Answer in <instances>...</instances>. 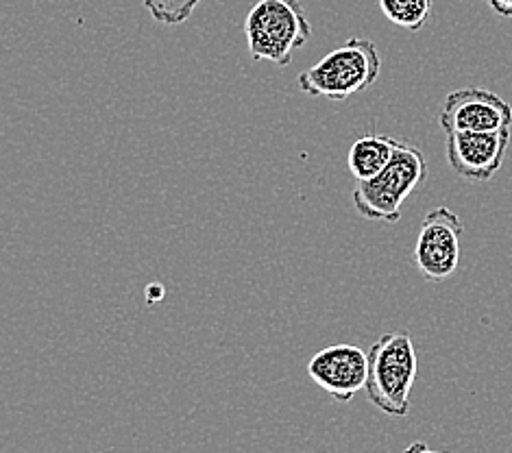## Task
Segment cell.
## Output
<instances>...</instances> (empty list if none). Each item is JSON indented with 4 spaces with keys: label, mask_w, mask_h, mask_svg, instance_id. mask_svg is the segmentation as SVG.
Instances as JSON below:
<instances>
[{
    "label": "cell",
    "mask_w": 512,
    "mask_h": 453,
    "mask_svg": "<svg viewBox=\"0 0 512 453\" xmlns=\"http://www.w3.org/2000/svg\"><path fill=\"white\" fill-rule=\"evenodd\" d=\"M404 453H447V451H434V449H430L425 443H414V445H410Z\"/></svg>",
    "instance_id": "4fadbf2b"
},
{
    "label": "cell",
    "mask_w": 512,
    "mask_h": 453,
    "mask_svg": "<svg viewBox=\"0 0 512 453\" xmlns=\"http://www.w3.org/2000/svg\"><path fill=\"white\" fill-rule=\"evenodd\" d=\"M497 16L512 18V0H486Z\"/></svg>",
    "instance_id": "7c38bea8"
},
{
    "label": "cell",
    "mask_w": 512,
    "mask_h": 453,
    "mask_svg": "<svg viewBox=\"0 0 512 453\" xmlns=\"http://www.w3.org/2000/svg\"><path fill=\"white\" fill-rule=\"evenodd\" d=\"M367 397L377 410L401 419L410 410V393L419 362L414 342L404 332H388L367 353Z\"/></svg>",
    "instance_id": "3957f363"
},
{
    "label": "cell",
    "mask_w": 512,
    "mask_h": 453,
    "mask_svg": "<svg viewBox=\"0 0 512 453\" xmlns=\"http://www.w3.org/2000/svg\"><path fill=\"white\" fill-rule=\"evenodd\" d=\"M428 177V164L417 146L397 140L390 162L371 179L358 181L353 205L362 218L393 225L401 218V205Z\"/></svg>",
    "instance_id": "7a4b0ae2"
},
{
    "label": "cell",
    "mask_w": 512,
    "mask_h": 453,
    "mask_svg": "<svg viewBox=\"0 0 512 453\" xmlns=\"http://www.w3.org/2000/svg\"><path fill=\"white\" fill-rule=\"evenodd\" d=\"M445 136L462 131L512 129V105L484 88H462L447 94L438 114Z\"/></svg>",
    "instance_id": "8992f818"
},
{
    "label": "cell",
    "mask_w": 512,
    "mask_h": 453,
    "mask_svg": "<svg viewBox=\"0 0 512 453\" xmlns=\"http://www.w3.org/2000/svg\"><path fill=\"white\" fill-rule=\"evenodd\" d=\"M382 14L399 29L417 33L432 14V0H377Z\"/></svg>",
    "instance_id": "30bf717a"
},
{
    "label": "cell",
    "mask_w": 512,
    "mask_h": 453,
    "mask_svg": "<svg viewBox=\"0 0 512 453\" xmlns=\"http://www.w3.org/2000/svg\"><path fill=\"white\" fill-rule=\"evenodd\" d=\"M142 3L153 20L166 24V27H177L192 16L201 0H142Z\"/></svg>",
    "instance_id": "8fae6325"
},
{
    "label": "cell",
    "mask_w": 512,
    "mask_h": 453,
    "mask_svg": "<svg viewBox=\"0 0 512 453\" xmlns=\"http://www.w3.org/2000/svg\"><path fill=\"white\" fill-rule=\"evenodd\" d=\"M462 234V220L449 207H436L423 218L414 244V264L425 279L441 284L458 271Z\"/></svg>",
    "instance_id": "5b68a950"
},
{
    "label": "cell",
    "mask_w": 512,
    "mask_h": 453,
    "mask_svg": "<svg viewBox=\"0 0 512 453\" xmlns=\"http://www.w3.org/2000/svg\"><path fill=\"white\" fill-rule=\"evenodd\" d=\"M397 138L390 136H362L351 144L347 164L351 175L358 181L371 179L373 175L390 162V157L395 153Z\"/></svg>",
    "instance_id": "9c48e42d"
},
{
    "label": "cell",
    "mask_w": 512,
    "mask_h": 453,
    "mask_svg": "<svg viewBox=\"0 0 512 453\" xmlns=\"http://www.w3.org/2000/svg\"><path fill=\"white\" fill-rule=\"evenodd\" d=\"M380 70L382 59L377 46L371 40L353 38L327 53L319 64L303 70L297 83L303 92L316 99L340 103L373 88Z\"/></svg>",
    "instance_id": "6da1fadb"
},
{
    "label": "cell",
    "mask_w": 512,
    "mask_h": 453,
    "mask_svg": "<svg viewBox=\"0 0 512 453\" xmlns=\"http://www.w3.org/2000/svg\"><path fill=\"white\" fill-rule=\"evenodd\" d=\"M310 35L312 24L299 0H258L245 20V38L255 61L288 66Z\"/></svg>",
    "instance_id": "277c9868"
},
{
    "label": "cell",
    "mask_w": 512,
    "mask_h": 453,
    "mask_svg": "<svg viewBox=\"0 0 512 453\" xmlns=\"http://www.w3.org/2000/svg\"><path fill=\"white\" fill-rule=\"evenodd\" d=\"M308 375L334 401L349 403L367 386V353L356 345L325 347L308 362Z\"/></svg>",
    "instance_id": "ba28073f"
},
{
    "label": "cell",
    "mask_w": 512,
    "mask_h": 453,
    "mask_svg": "<svg viewBox=\"0 0 512 453\" xmlns=\"http://www.w3.org/2000/svg\"><path fill=\"white\" fill-rule=\"evenodd\" d=\"M510 129L462 131L447 136V162L467 181H489L504 164Z\"/></svg>",
    "instance_id": "52a82bcc"
}]
</instances>
